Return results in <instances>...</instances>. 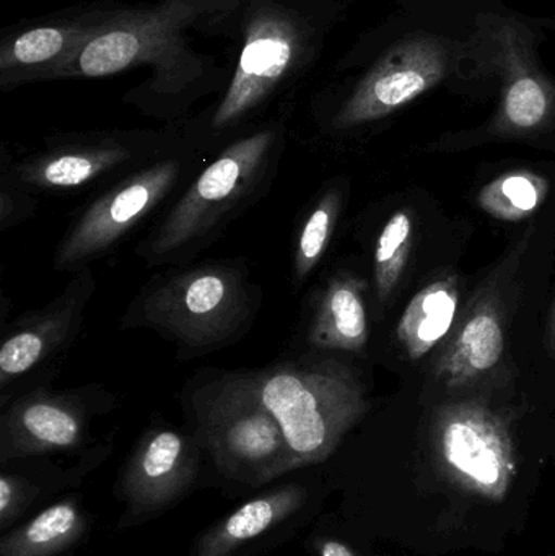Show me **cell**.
<instances>
[{
	"label": "cell",
	"instance_id": "6da1fadb",
	"mask_svg": "<svg viewBox=\"0 0 555 556\" xmlns=\"http://www.w3.org/2000/svg\"><path fill=\"white\" fill-rule=\"evenodd\" d=\"M478 0H400L383 48L332 119L339 130L377 123L443 84L468 87Z\"/></svg>",
	"mask_w": 555,
	"mask_h": 556
},
{
	"label": "cell",
	"instance_id": "7a4b0ae2",
	"mask_svg": "<svg viewBox=\"0 0 555 556\" xmlns=\"http://www.w3.org/2000/svg\"><path fill=\"white\" fill-rule=\"evenodd\" d=\"M544 28L547 18L525 15L501 0H478L468 87L497 85V110L485 129L491 136H540L555 127V77L541 59Z\"/></svg>",
	"mask_w": 555,
	"mask_h": 556
},
{
	"label": "cell",
	"instance_id": "3957f363",
	"mask_svg": "<svg viewBox=\"0 0 555 556\" xmlns=\"http://www.w3.org/2000/svg\"><path fill=\"white\" fill-rule=\"evenodd\" d=\"M253 376L282 428L293 470L325 460L367 408L361 382L336 362L283 363Z\"/></svg>",
	"mask_w": 555,
	"mask_h": 556
},
{
	"label": "cell",
	"instance_id": "277c9868",
	"mask_svg": "<svg viewBox=\"0 0 555 556\" xmlns=\"http://www.w3.org/2000/svg\"><path fill=\"white\" fill-rule=\"evenodd\" d=\"M199 437L218 469L261 485L292 469L282 428L261 401L253 375H225L194 394Z\"/></svg>",
	"mask_w": 555,
	"mask_h": 556
},
{
	"label": "cell",
	"instance_id": "5b68a950",
	"mask_svg": "<svg viewBox=\"0 0 555 556\" xmlns=\"http://www.w3.org/2000/svg\"><path fill=\"white\" fill-rule=\"evenodd\" d=\"M253 304V291L237 267L204 264L150 287L139 304V319L182 352L204 353L235 340Z\"/></svg>",
	"mask_w": 555,
	"mask_h": 556
},
{
	"label": "cell",
	"instance_id": "8992f818",
	"mask_svg": "<svg viewBox=\"0 0 555 556\" xmlns=\"http://www.w3.org/2000/svg\"><path fill=\"white\" fill-rule=\"evenodd\" d=\"M211 2L163 0L155 9L108 16L90 41L49 78L110 77L134 65L169 64L186 54V28L207 12Z\"/></svg>",
	"mask_w": 555,
	"mask_h": 556
},
{
	"label": "cell",
	"instance_id": "52a82bcc",
	"mask_svg": "<svg viewBox=\"0 0 555 556\" xmlns=\"http://www.w3.org/2000/svg\"><path fill=\"white\" fill-rule=\"evenodd\" d=\"M274 140L276 134L264 130L231 143L173 207L150 238L147 253L152 257L172 256L207 235L257 185L266 172Z\"/></svg>",
	"mask_w": 555,
	"mask_h": 556
},
{
	"label": "cell",
	"instance_id": "ba28073f",
	"mask_svg": "<svg viewBox=\"0 0 555 556\" xmlns=\"http://www.w3.org/2000/svg\"><path fill=\"white\" fill-rule=\"evenodd\" d=\"M305 45L299 18L282 7L260 3L244 26V41L230 87L215 111V129L238 123L263 103L292 68Z\"/></svg>",
	"mask_w": 555,
	"mask_h": 556
},
{
	"label": "cell",
	"instance_id": "9c48e42d",
	"mask_svg": "<svg viewBox=\"0 0 555 556\" xmlns=\"http://www.w3.org/2000/svg\"><path fill=\"white\" fill-rule=\"evenodd\" d=\"M178 175V163L166 160L134 173L97 199L62 240L55 269L81 266L116 247L169 194Z\"/></svg>",
	"mask_w": 555,
	"mask_h": 556
},
{
	"label": "cell",
	"instance_id": "30bf717a",
	"mask_svg": "<svg viewBox=\"0 0 555 556\" xmlns=\"http://www.w3.org/2000/svg\"><path fill=\"white\" fill-rule=\"evenodd\" d=\"M198 472V450L175 430H153L130 459L123 489L133 513L166 508L186 492Z\"/></svg>",
	"mask_w": 555,
	"mask_h": 556
},
{
	"label": "cell",
	"instance_id": "8fae6325",
	"mask_svg": "<svg viewBox=\"0 0 555 556\" xmlns=\"http://www.w3.org/2000/svg\"><path fill=\"white\" fill-rule=\"evenodd\" d=\"M85 431L84 405L64 392L35 391L16 401L2 417V457L75 450Z\"/></svg>",
	"mask_w": 555,
	"mask_h": 556
},
{
	"label": "cell",
	"instance_id": "7c38bea8",
	"mask_svg": "<svg viewBox=\"0 0 555 556\" xmlns=\"http://www.w3.org/2000/svg\"><path fill=\"white\" fill-rule=\"evenodd\" d=\"M505 352L504 324L494 296H482L440 355L436 375L452 389L465 388L492 371Z\"/></svg>",
	"mask_w": 555,
	"mask_h": 556
},
{
	"label": "cell",
	"instance_id": "4fadbf2b",
	"mask_svg": "<svg viewBox=\"0 0 555 556\" xmlns=\"http://www.w3.org/2000/svg\"><path fill=\"white\" fill-rule=\"evenodd\" d=\"M443 453L446 460L482 485L501 482L504 469V438L492 414L475 402L450 405L443 412Z\"/></svg>",
	"mask_w": 555,
	"mask_h": 556
},
{
	"label": "cell",
	"instance_id": "5bb4252c",
	"mask_svg": "<svg viewBox=\"0 0 555 556\" xmlns=\"http://www.w3.org/2000/svg\"><path fill=\"white\" fill-rule=\"evenodd\" d=\"M100 22H68L38 26L7 39L0 48L2 87L29 78H49L74 58L97 31Z\"/></svg>",
	"mask_w": 555,
	"mask_h": 556
},
{
	"label": "cell",
	"instance_id": "9a60e30c",
	"mask_svg": "<svg viewBox=\"0 0 555 556\" xmlns=\"http://www.w3.org/2000/svg\"><path fill=\"white\" fill-rule=\"evenodd\" d=\"M85 290L87 287L81 285L78 290H68L52 306L25 320L22 327L3 340L0 349L2 388L41 365L65 342V337L74 329L75 320L87 300V296L78 300Z\"/></svg>",
	"mask_w": 555,
	"mask_h": 556
},
{
	"label": "cell",
	"instance_id": "2e32d148",
	"mask_svg": "<svg viewBox=\"0 0 555 556\" xmlns=\"http://www.w3.org/2000/svg\"><path fill=\"white\" fill-rule=\"evenodd\" d=\"M365 283L351 274L336 276L316 303L308 342L319 350L358 353L368 342Z\"/></svg>",
	"mask_w": 555,
	"mask_h": 556
},
{
	"label": "cell",
	"instance_id": "e0dca14e",
	"mask_svg": "<svg viewBox=\"0 0 555 556\" xmlns=\"http://www.w3.org/2000/svg\"><path fill=\"white\" fill-rule=\"evenodd\" d=\"M305 502L306 490L299 485L282 486L257 496L205 532L194 556H231L292 516Z\"/></svg>",
	"mask_w": 555,
	"mask_h": 556
},
{
	"label": "cell",
	"instance_id": "ac0fdd59",
	"mask_svg": "<svg viewBox=\"0 0 555 556\" xmlns=\"http://www.w3.org/2000/svg\"><path fill=\"white\" fill-rule=\"evenodd\" d=\"M129 159L126 147L117 143L55 150L16 168V178L29 188L65 191L84 188Z\"/></svg>",
	"mask_w": 555,
	"mask_h": 556
},
{
	"label": "cell",
	"instance_id": "d6986e66",
	"mask_svg": "<svg viewBox=\"0 0 555 556\" xmlns=\"http://www.w3.org/2000/svg\"><path fill=\"white\" fill-rule=\"evenodd\" d=\"M459 303L455 277H443L419 291L398 324V339L411 359L432 352L452 329Z\"/></svg>",
	"mask_w": 555,
	"mask_h": 556
},
{
	"label": "cell",
	"instance_id": "ffe728a7",
	"mask_svg": "<svg viewBox=\"0 0 555 556\" xmlns=\"http://www.w3.org/2000/svg\"><path fill=\"white\" fill-rule=\"evenodd\" d=\"M84 516L74 503H58L0 542V556H54L84 532Z\"/></svg>",
	"mask_w": 555,
	"mask_h": 556
},
{
	"label": "cell",
	"instance_id": "44dd1931",
	"mask_svg": "<svg viewBox=\"0 0 555 556\" xmlns=\"http://www.w3.org/2000/svg\"><path fill=\"white\" fill-rule=\"evenodd\" d=\"M550 192V182L533 172H512L499 176L481 189L478 204L485 214L502 222L527 220L540 211Z\"/></svg>",
	"mask_w": 555,
	"mask_h": 556
},
{
	"label": "cell",
	"instance_id": "7402d4cb",
	"mask_svg": "<svg viewBox=\"0 0 555 556\" xmlns=\"http://www.w3.org/2000/svg\"><path fill=\"white\" fill-rule=\"evenodd\" d=\"M414 222L409 211H400L387 222L375 250V283L381 303L393 294L400 283L411 250H413Z\"/></svg>",
	"mask_w": 555,
	"mask_h": 556
},
{
	"label": "cell",
	"instance_id": "603a6c76",
	"mask_svg": "<svg viewBox=\"0 0 555 556\" xmlns=\"http://www.w3.org/2000/svg\"><path fill=\"white\" fill-rule=\"evenodd\" d=\"M339 212H341V194L338 191H329L328 194L323 195L321 201L316 204L303 224L302 233L297 241L295 263H293L295 278L300 283L306 280L321 261L335 233Z\"/></svg>",
	"mask_w": 555,
	"mask_h": 556
},
{
	"label": "cell",
	"instance_id": "cb8c5ba5",
	"mask_svg": "<svg viewBox=\"0 0 555 556\" xmlns=\"http://www.w3.org/2000/svg\"><path fill=\"white\" fill-rule=\"evenodd\" d=\"M22 486L12 477H0V519L3 525L15 515L16 506L22 502Z\"/></svg>",
	"mask_w": 555,
	"mask_h": 556
},
{
	"label": "cell",
	"instance_id": "d4e9b609",
	"mask_svg": "<svg viewBox=\"0 0 555 556\" xmlns=\"http://www.w3.org/2000/svg\"><path fill=\"white\" fill-rule=\"evenodd\" d=\"M319 555L321 556H355L345 547L341 542L326 541L325 544L319 547Z\"/></svg>",
	"mask_w": 555,
	"mask_h": 556
},
{
	"label": "cell",
	"instance_id": "484cf974",
	"mask_svg": "<svg viewBox=\"0 0 555 556\" xmlns=\"http://www.w3.org/2000/svg\"><path fill=\"white\" fill-rule=\"evenodd\" d=\"M554 339H555V317H554Z\"/></svg>",
	"mask_w": 555,
	"mask_h": 556
}]
</instances>
